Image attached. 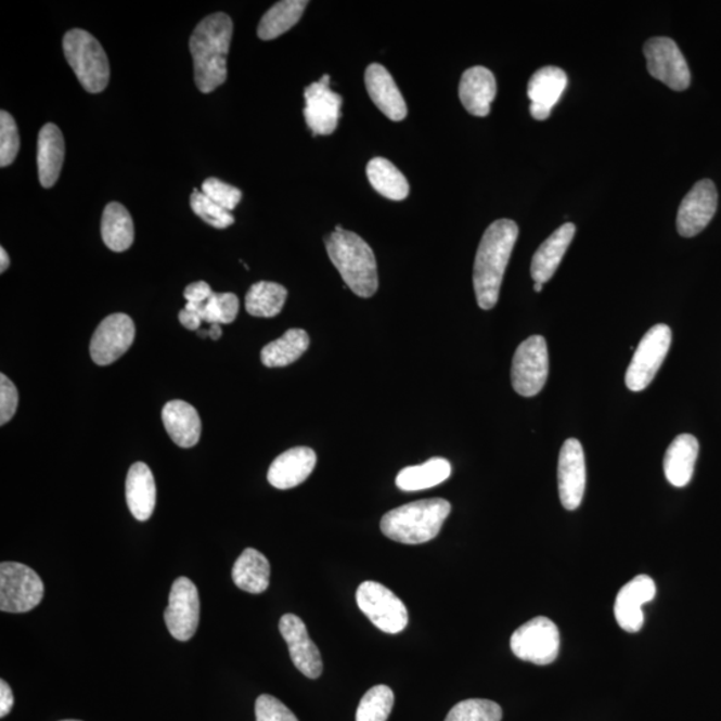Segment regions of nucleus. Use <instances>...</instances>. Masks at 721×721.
I'll list each match as a JSON object with an SVG mask.
<instances>
[{"instance_id":"1","label":"nucleus","mask_w":721,"mask_h":721,"mask_svg":"<svg viewBox=\"0 0 721 721\" xmlns=\"http://www.w3.org/2000/svg\"><path fill=\"white\" fill-rule=\"evenodd\" d=\"M517 236V223L511 219H499L482 235L473 269V285L478 307L484 310L493 309L499 301L501 284Z\"/></svg>"},{"instance_id":"2","label":"nucleus","mask_w":721,"mask_h":721,"mask_svg":"<svg viewBox=\"0 0 721 721\" xmlns=\"http://www.w3.org/2000/svg\"><path fill=\"white\" fill-rule=\"evenodd\" d=\"M232 37V18L216 13L201 21L190 38L195 85L204 94L218 89L228 78L227 62Z\"/></svg>"},{"instance_id":"3","label":"nucleus","mask_w":721,"mask_h":721,"mask_svg":"<svg viewBox=\"0 0 721 721\" xmlns=\"http://www.w3.org/2000/svg\"><path fill=\"white\" fill-rule=\"evenodd\" d=\"M325 246L346 286L359 297H373L378 288V273L372 247L360 235L345 229L329 234Z\"/></svg>"},{"instance_id":"4","label":"nucleus","mask_w":721,"mask_h":721,"mask_svg":"<svg viewBox=\"0 0 721 721\" xmlns=\"http://www.w3.org/2000/svg\"><path fill=\"white\" fill-rule=\"evenodd\" d=\"M451 511L443 499L414 501L386 513L379 527L386 538L401 544H424L437 538Z\"/></svg>"},{"instance_id":"5","label":"nucleus","mask_w":721,"mask_h":721,"mask_svg":"<svg viewBox=\"0 0 721 721\" xmlns=\"http://www.w3.org/2000/svg\"><path fill=\"white\" fill-rule=\"evenodd\" d=\"M63 51L68 65L91 94L107 88L110 80L108 57L98 40L90 33L74 28L63 38Z\"/></svg>"},{"instance_id":"6","label":"nucleus","mask_w":721,"mask_h":721,"mask_svg":"<svg viewBox=\"0 0 721 721\" xmlns=\"http://www.w3.org/2000/svg\"><path fill=\"white\" fill-rule=\"evenodd\" d=\"M44 585L36 570L20 563L0 565V609L25 614L42 602Z\"/></svg>"},{"instance_id":"7","label":"nucleus","mask_w":721,"mask_h":721,"mask_svg":"<svg viewBox=\"0 0 721 721\" xmlns=\"http://www.w3.org/2000/svg\"><path fill=\"white\" fill-rule=\"evenodd\" d=\"M357 605L361 613L378 630L386 633H400L409 621L408 609L400 597L376 581H365L356 593Z\"/></svg>"},{"instance_id":"8","label":"nucleus","mask_w":721,"mask_h":721,"mask_svg":"<svg viewBox=\"0 0 721 721\" xmlns=\"http://www.w3.org/2000/svg\"><path fill=\"white\" fill-rule=\"evenodd\" d=\"M672 332L665 324L651 327L640 342L626 374L627 388L642 391L648 388L671 348Z\"/></svg>"},{"instance_id":"9","label":"nucleus","mask_w":721,"mask_h":721,"mask_svg":"<svg viewBox=\"0 0 721 721\" xmlns=\"http://www.w3.org/2000/svg\"><path fill=\"white\" fill-rule=\"evenodd\" d=\"M511 648L518 659L538 666L551 665L558 656V628L548 617H535L512 634Z\"/></svg>"},{"instance_id":"10","label":"nucleus","mask_w":721,"mask_h":721,"mask_svg":"<svg viewBox=\"0 0 721 721\" xmlns=\"http://www.w3.org/2000/svg\"><path fill=\"white\" fill-rule=\"evenodd\" d=\"M550 372L544 337L532 336L518 346L512 363V385L518 395L533 397L544 388Z\"/></svg>"},{"instance_id":"11","label":"nucleus","mask_w":721,"mask_h":721,"mask_svg":"<svg viewBox=\"0 0 721 721\" xmlns=\"http://www.w3.org/2000/svg\"><path fill=\"white\" fill-rule=\"evenodd\" d=\"M648 73L674 91H684L691 85V72L679 46L671 38H651L644 44Z\"/></svg>"},{"instance_id":"12","label":"nucleus","mask_w":721,"mask_h":721,"mask_svg":"<svg viewBox=\"0 0 721 721\" xmlns=\"http://www.w3.org/2000/svg\"><path fill=\"white\" fill-rule=\"evenodd\" d=\"M199 595L197 587L188 577H180L171 587L165 621L171 636L188 642L199 625Z\"/></svg>"},{"instance_id":"13","label":"nucleus","mask_w":721,"mask_h":721,"mask_svg":"<svg viewBox=\"0 0 721 721\" xmlns=\"http://www.w3.org/2000/svg\"><path fill=\"white\" fill-rule=\"evenodd\" d=\"M305 120L314 136H331L342 118L343 96L331 89V75H324L305 89Z\"/></svg>"},{"instance_id":"14","label":"nucleus","mask_w":721,"mask_h":721,"mask_svg":"<svg viewBox=\"0 0 721 721\" xmlns=\"http://www.w3.org/2000/svg\"><path fill=\"white\" fill-rule=\"evenodd\" d=\"M136 339V325L129 316L115 313L96 327L90 343V356L96 365L106 366L123 357Z\"/></svg>"},{"instance_id":"15","label":"nucleus","mask_w":721,"mask_h":721,"mask_svg":"<svg viewBox=\"0 0 721 721\" xmlns=\"http://www.w3.org/2000/svg\"><path fill=\"white\" fill-rule=\"evenodd\" d=\"M558 493L567 511H576L584 498L587 468L584 451L579 440L569 438L564 442L558 458Z\"/></svg>"},{"instance_id":"16","label":"nucleus","mask_w":721,"mask_h":721,"mask_svg":"<svg viewBox=\"0 0 721 721\" xmlns=\"http://www.w3.org/2000/svg\"><path fill=\"white\" fill-rule=\"evenodd\" d=\"M718 209V192L714 183L703 180L695 184L680 204L677 219L678 232L691 239L708 227Z\"/></svg>"},{"instance_id":"17","label":"nucleus","mask_w":721,"mask_h":721,"mask_svg":"<svg viewBox=\"0 0 721 721\" xmlns=\"http://www.w3.org/2000/svg\"><path fill=\"white\" fill-rule=\"evenodd\" d=\"M280 632L285 639L288 654L298 671L309 679H319L324 671V665L305 622L296 615H284L280 620Z\"/></svg>"},{"instance_id":"18","label":"nucleus","mask_w":721,"mask_h":721,"mask_svg":"<svg viewBox=\"0 0 721 721\" xmlns=\"http://www.w3.org/2000/svg\"><path fill=\"white\" fill-rule=\"evenodd\" d=\"M656 596V584L647 575H639L617 593L615 616L617 625L627 632H639L644 625L643 605Z\"/></svg>"},{"instance_id":"19","label":"nucleus","mask_w":721,"mask_h":721,"mask_svg":"<svg viewBox=\"0 0 721 721\" xmlns=\"http://www.w3.org/2000/svg\"><path fill=\"white\" fill-rule=\"evenodd\" d=\"M567 86L568 77L562 68L546 66L536 72L528 83L530 115L536 120L550 118Z\"/></svg>"},{"instance_id":"20","label":"nucleus","mask_w":721,"mask_h":721,"mask_svg":"<svg viewBox=\"0 0 721 721\" xmlns=\"http://www.w3.org/2000/svg\"><path fill=\"white\" fill-rule=\"evenodd\" d=\"M317 464L313 449L298 447L288 449L273 461L268 472L270 486L286 490L301 486L308 480Z\"/></svg>"},{"instance_id":"21","label":"nucleus","mask_w":721,"mask_h":721,"mask_svg":"<svg viewBox=\"0 0 721 721\" xmlns=\"http://www.w3.org/2000/svg\"><path fill=\"white\" fill-rule=\"evenodd\" d=\"M365 85L369 96L372 98L381 113L395 123H401L407 118L405 100H403L400 89L397 88L394 77L383 65L373 63L366 68Z\"/></svg>"},{"instance_id":"22","label":"nucleus","mask_w":721,"mask_h":721,"mask_svg":"<svg viewBox=\"0 0 721 721\" xmlns=\"http://www.w3.org/2000/svg\"><path fill=\"white\" fill-rule=\"evenodd\" d=\"M498 94V85L492 72L482 66L471 67L460 80L461 103L475 117H487L490 105Z\"/></svg>"},{"instance_id":"23","label":"nucleus","mask_w":721,"mask_h":721,"mask_svg":"<svg viewBox=\"0 0 721 721\" xmlns=\"http://www.w3.org/2000/svg\"><path fill=\"white\" fill-rule=\"evenodd\" d=\"M126 501L138 522H147L152 517L157 504V487L146 464L136 463L127 473Z\"/></svg>"},{"instance_id":"24","label":"nucleus","mask_w":721,"mask_h":721,"mask_svg":"<svg viewBox=\"0 0 721 721\" xmlns=\"http://www.w3.org/2000/svg\"><path fill=\"white\" fill-rule=\"evenodd\" d=\"M37 163L40 184L53 188L65 163V138L54 124L44 125L39 131Z\"/></svg>"},{"instance_id":"25","label":"nucleus","mask_w":721,"mask_h":721,"mask_svg":"<svg viewBox=\"0 0 721 721\" xmlns=\"http://www.w3.org/2000/svg\"><path fill=\"white\" fill-rule=\"evenodd\" d=\"M576 234L574 223H564L555 230L550 239L542 242L532 259L530 274L535 282L544 285L556 273L558 265L562 263L565 253H567L570 242Z\"/></svg>"},{"instance_id":"26","label":"nucleus","mask_w":721,"mask_h":721,"mask_svg":"<svg viewBox=\"0 0 721 721\" xmlns=\"http://www.w3.org/2000/svg\"><path fill=\"white\" fill-rule=\"evenodd\" d=\"M165 429L178 447L193 448L201 438V417L193 405L181 400L167 402L163 411Z\"/></svg>"},{"instance_id":"27","label":"nucleus","mask_w":721,"mask_h":721,"mask_svg":"<svg viewBox=\"0 0 721 721\" xmlns=\"http://www.w3.org/2000/svg\"><path fill=\"white\" fill-rule=\"evenodd\" d=\"M699 455V441L692 435H680L667 449L665 458V473L669 484L673 487L688 486L694 476L695 464Z\"/></svg>"},{"instance_id":"28","label":"nucleus","mask_w":721,"mask_h":721,"mask_svg":"<svg viewBox=\"0 0 721 721\" xmlns=\"http://www.w3.org/2000/svg\"><path fill=\"white\" fill-rule=\"evenodd\" d=\"M233 581L240 590L259 595L268 590L270 563L261 552L246 548L236 558L232 572Z\"/></svg>"},{"instance_id":"29","label":"nucleus","mask_w":721,"mask_h":721,"mask_svg":"<svg viewBox=\"0 0 721 721\" xmlns=\"http://www.w3.org/2000/svg\"><path fill=\"white\" fill-rule=\"evenodd\" d=\"M101 233L110 250L123 253L130 249L134 242V222L130 213L118 202L106 206L102 216Z\"/></svg>"},{"instance_id":"30","label":"nucleus","mask_w":721,"mask_h":721,"mask_svg":"<svg viewBox=\"0 0 721 721\" xmlns=\"http://www.w3.org/2000/svg\"><path fill=\"white\" fill-rule=\"evenodd\" d=\"M452 466L446 459H430L421 465L408 466L398 473L396 486L405 492H417L440 486L451 477Z\"/></svg>"},{"instance_id":"31","label":"nucleus","mask_w":721,"mask_h":721,"mask_svg":"<svg viewBox=\"0 0 721 721\" xmlns=\"http://www.w3.org/2000/svg\"><path fill=\"white\" fill-rule=\"evenodd\" d=\"M308 4L309 2H305V0H284V2L275 3L259 22L258 37L262 40L281 37L282 34L297 25Z\"/></svg>"},{"instance_id":"32","label":"nucleus","mask_w":721,"mask_h":721,"mask_svg":"<svg viewBox=\"0 0 721 721\" xmlns=\"http://www.w3.org/2000/svg\"><path fill=\"white\" fill-rule=\"evenodd\" d=\"M309 334L302 329H291L284 336L265 346L261 360L265 366L282 368L291 365L308 350Z\"/></svg>"},{"instance_id":"33","label":"nucleus","mask_w":721,"mask_h":721,"mask_svg":"<svg viewBox=\"0 0 721 721\" xmlns=\"http://www.w3.org/2000/svg\"><path fill=\"white\" fill-rule=\"evenodd\" d=\"M366 176L374 190L391 201H403L409 195L405 176L385 158H373L366 166Z\"/></svg>"},{"instance_id":"34","label":"nucleus","mask_w":721,"mask_h":721,"mask_svg":"<svg viewBox=\"0 0 721 721\" xmlns=\"http://www.w3.org/2000/svg\"><path fill=\"white\" fill-rule=\"evenodd\" d=\"M287 291L275 282L261 281L254 284L246 294L245 307L253 317L271 319L285 307Z\"/></svg>"},{"instance_id":"35","label":"nucleus","mask_w":721,"mask_h":721,"mask_svg":"<svg viewBox=\"0 0 721 721\" xmlns=\"http://www.w3.org/2000/svg\"><path fill=\"white\" fill-rule=\"evenodd\" d=\"M395 694L388 685H376L363 695L356 721H386L394 709Z\"/></svg>"},{"instance_id":"36","label":"nucleus","mask_w":721,"mask_h":721,"mask_svg":"<svg viewBox=\"0 0 721 721\" xmlns=\"http://www.w3.org/2000/svg\"><path fill=\"white\" fill-rule=\"evenodd\" d=\"M240 299L233 293H215L202 304L201 319L210 325L232 324L239 316Z\"/></svg>"},{"instance_id":"37","label":"nucleus","mask_w":721,"mask_h":721,"mask_svg":"<svg viewBox=\"0 0 721 721\" xmlns=\"http://www.w3.org/2000/svg\"><path fill=\"white\" fill-rule=\"evenodd\" d=\"M501 719H503V709L498 703L469 699L455 704L446 721H501Z\"/></svg>"},{"instance_id":"38","label":"nucleus","mask_w":721,"mask_h":721,"mask_svg":"<svg viewBox=\"0 0 721 721\" xmlns=\"http://www.w3.org/2000/svg\"><path fill=\"white\" fill-rule=\"evenodd\" d=\"M190 206L202 221L209 223L216 229H227L234 223L232 213L224 210L223 207L216 204L199 190L195 189L190 197Z\"/></svg>"},{"instance_id":"39","label":"nucleus","mask_w":721,"mask_h":721,"mask_svg":"<svg viewBox=\"0 0 721 721\" xmlns=\"http://www.w3.org/2000/svg\"><path fill=\"white\" fill-rule=\"evenodd\" d=\"M20 147L18 126H16L13 115L3 110L0 113V167L13 164L20 153Z\"/></svg>"},{"instance_id":"40","label":"nucleus","mask_w":721,"mask_h":721,"mask_svg":"<svg viewBox=\"0 0 721 721\" xmlns=\"http://www.w3.org/2000/svg\"><path fill=\"white\" fill-rule=\"evenodd\" d=\"M201 192L230 213L239 206L242 199V192L239 188L219 181L218 178H209V180L202 183Z\"/></svg>"},{"instance_id":"41","label":"nucleus","mask_w":721,"mask_h":721,"mask_svg":"<svg viewBox=\"0 0 721 721\" xmlns=\"http://www.w3.org/2000/svg\"><path fill=\"white\" fill-rule=\"evenodd\" d=\"M256 721H298L284 703L270 695H261L256 701Z\"/></svg>"},{"instance_id":"42","label":"nucleus","mask_w":721,"mask_h":721,"mask_svg":"<svg viewBox=\"0 0 721 721\" xmlns=\"http://www.w3.org/2000/svg\"><path fill=\"white\" fill-rule=\"evenodd\" d=\"M18 390L5 374H0V425H5L14 417L18 409Z\"/></svg>"},{"instance_id":"43","label":"nucleus","mask_w":721,"mask_h":721,"mask_svg":"<svg viewBox=\"0 0 721 721\" xmlns=\"http://www.w3.org/2000/svg\"><path fill=\"white\" fill-rule=\"evenodd\" d=\"M213 288L205 281L194 282L184 288L183 296L189 304H206L213 297Z\"/></svg>"},{"instance_id":"44","label":"nucleus","mask_w":721,"mask_h":721,"mask_svg":"<svg viewBox=\"0 0 721 721\" xmlns=\"http://www.w3.org/2000/svg\"><path fill=\"white\" fill-rule=\"evenodd\" d=\"M180 322L189 331L198 332L204 321L201 319L197 305L186 302V307L180 311Z\"/></svg>"},{"instance_id":"45","label":"nucleus","mask_w":721,"mask_h":721,"mask_svg":"<svg viewBox=\"0 0 721 721\" xmlns=\"http://www.w3.org/2000/svg\"><path fill=\"white\" fill-rule=\"evenodd\" d=\"M14 707V695L10 685L2 680L0 682V718H5Z\"/></svg>"},{"instance_id":"46","label":"nucleus","mask_w":721,"mask_h":721,"mask_svg":"<svg viewBox=\"0 0 721 721\" xmlns=\"http://www.w3.org/2000/svg\"><path fill=\"white\" fill-rule=\"evenodd\" d=\"M10 267V257L4 247H0V273H4Z\"/></svg>"},{"instance_id":"47","label":"nucleus","mask_w":721,"mask_h":721,"mask_svg":"<svg viewBox=\"0 0 721 721\" xmlns=\"http://www.w3.org/2000/svg\"><path fill=\"white\" fill-rule=\"evenodd\" d=\"M209 336L211 339H217L221 338L222 336V329L221 325H211L210 331H209Z\"/></svg>"},{"instance_id":"48","label":"nucleus","mask_w":721,"mask_h":721,"mask_svg":"<svg viewBox=\"0 0 721 721\" xmlns=\"http://www.w3.org/2000/svg\"><path fill=\"white\" fill-rule=\"evenodd\" d=\"M542 287H544V285L539 284V282H535V292L540 293L542 291Z\"/></svg>"},{"instance_id":"49","label":"nucleus","mask_w":721,"mask_h":721,"mask_svg":"<svg viewBox=\"0 0 721 721\" xmlns=\"http://www.w3.org/2000/svg\"><path fill=\"white\" fill-rule=\"evenodd\" d=\"M63 721H79V720H63Z\"/></svg>"}]
</instances>
